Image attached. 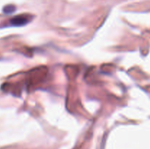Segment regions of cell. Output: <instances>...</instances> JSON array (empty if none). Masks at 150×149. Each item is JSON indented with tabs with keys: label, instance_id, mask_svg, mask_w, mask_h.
<instances>
[{
	"label": "cell",
	"instance_id": "1",
	"mask_svg": "<svg viewBox=\"0 0 150 149\" xmlns=\"http://www.w3.org/2000/svg\"><path fill=\"white\" fill-rule=\"evenodd\" d=\"M29 21V16L28 15H18L16 17L13 18L10 23L13 25V26H22V25H25Z\"/></svg>",
	"mask_w": 150,
	"mask_h": 149
}]
</instances>
